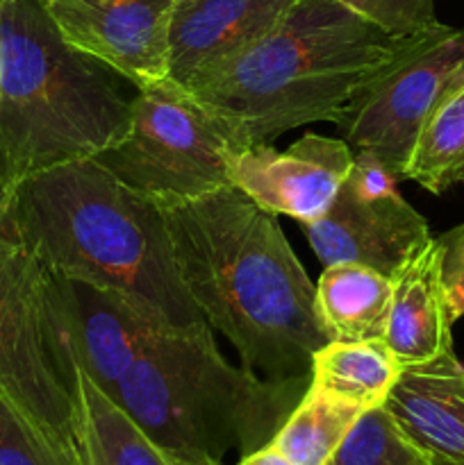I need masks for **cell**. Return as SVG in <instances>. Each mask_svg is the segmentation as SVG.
<instances>
[{
  "mask_svg": "<svg viewBox=\"0 0 464 465\" xmlns=\"http://www.w3.org/2000/svg\"><path fill=\"white\" fill-rule=\"evenodd\" d=\"M162 209L182 284L241 366L268 380L309 377L328 336L277 216L232 184Z\"/></svg>",
  "mask_w": 464,
  "mask_h": 465,
  "instance_id": "cell-1",
  "label": "cell"
},
{
  "mask_svg": "<svg viewBox=\"0 0 464 465\" xmlns=\"http://www.w3.org/2000/svg\"><path fill=\"white\" fill-rule=\"evenodd\" d=\"M3 195L21 239L55 275L116 291L171 330L207 325L177 272L162 204L98 159L41 171Z\"/></svg>",
  "mask_w": 464,
  "mask_h": 465,
  "instance_id": "cell-2",
  "label": "cell"
},
{
  "mask_svg": "<svg viewBox=\"0 0 464 465\" xmlns=\"http://www.w3.org/2000/svg\"><path fill=\"white\" fill-rule=\"evenodd\" d=\"M400 48L337 0H298L264 39L189 86L232 148L339 123Z\"/></svg>",
  "mask_w": 464,
  "mask_h": 465,
  "instance_id": "cell-3",
  "label": "cell"
},
{
  "mask_svg": "<svg viewBox=\"0 0 464 465\" xmlns=\"http://www.w3.org/2000/svg\"><path fill=\"white\" fill-rule=\"evenodd\" d=\"M112 73L66 44L39 0H0V191L126 134L130 100Z\"/></svg>",
  "mask_w": 464,
  "mask_h": 465,
  "instance_id": "cell-4",
  "label": "cell"
},
{
  "mask_svg": "<svg viewBox=\"0 0 464 465\" xmlns=\"http://www.w3.org/2000/svg\"><path fill=\"white\" fill-rule=\"evenodd\" d=\"M212 327L155 330L114 402L164 450L221 463L273 440L309 386V377L268 380L223 359Z\"/></svg>",
  "mask_w": 464,
  "mask_h": 465,
  "instance_id": "cell-5",
  "label": "cell"
},
{
  "mask_svg": "<svg viewBox=\"0 0 464 465\" xmlns=\"http://www.w3.org/2000/svg\"><path fill=\"white\" fill-rule=\"evenodd\" d=\"M0 393L86 457L62 277L21 239L0 191Z\"/></svg>",
  "mask_w": 464,
  "mask_h": 465,
  "instance_id": "cell-6",
  "label": "cell"
},
{
  "mask_svg": "<svg viewBox=\"0 0 464 465\" xmlns=\"http://www.w3.org/2000/svg\"><path fill=\"white\" fill-rule=\"evenodd\" d=\"M235 148L203 104L173 80L136 91L126 134L98 162L155 203L196 200L230 186Z\"/></svg>",
  "mask_w": 464,
  "mask_h": 465,
  "instance_id": "cell-7",
  "label": "cell"
},
{
  "mask_svg": "<svg viewBox=\"0 0 464 465\" xmlns=\"http://www.w3.org/2000/svg\"><path fill=\"white\" fill-rule=\"evenodd\" d=\"M459 89L464 27L439 23L400 39L389 66L350 103L337 127L350 148L371 150L400 177L421 127Z\"/></svg>",
  "mask_w": 464,
  "mask_h": 465,
  "instance_id": "cell-8",
  "label": "cell"
},
{
  "mask_svg": "<svg viewBox=\"0 0 464 465\" xmlns=\"http://www.w3.org/2000/svg\"><path fill=\"white\" fill-rule=\"evenodd\" d=\"M177 0H39L66 44L148 89L168 80Z\"/></svg>",
  "mask_w": 464,
  "mask_h": 465,
  "instance_id": "cell-9",
  "label": "cell"
},
{
  "mask_svg": "<svg viewBox=\"0 0 464 465\" xmlns=\"http://www.w3.org/2000/svg\"><path fill=\"white\" fill-rule=\"evenodd\" d=\"M353 163L344 139L308 132L287 150L273 143L237 150L230 184L273 216H289L300 227L326 216Z\"/></svg>",
  "mask_w": 464,
  "mask_h": 465,
  "instance_id": "cell-10",
  "label": "cell"
},
{
  "mask_svg": "<svg viewBox=\"0 0 464 465\" xmlns=\"http://www.w3.org/2000/svg\"><path fill=\"white\" fill-rule=\"evenodd\" d=\"M303 232L323 266L359 263L387 277L432 239L426 218L400 193L367 200L344 186L326 216Z\"/></svg>",
  "mask_w": 464,
  "mask_h": 465,
  "instance_id": "cell-11",
  "label": "cell"
},
{
  "mask_svg": "<svg viewBox=\"0 0 464 465\" xmlns=\"http://www.w3.org/2000/svg\"><path fill=\"white\" fill-rule=\"evenodd\" d=\"M298 0H177L168 80L189 89L268 35Z\"/></svg>",
  "mask_w": 464,
  "mask_h": 465,
  "instance_id": "cell-12",
  "label": "cell"
},
{
  "mask_svg": "<svg viewBox=\"0 0 464 465\" xmlns=\"http://www.w3.org/2000/svg\"><path fill=\"white\" fill-rule=\"evenodd\" d=\"M68 334L77 363L114 400L118 384L144 352L150 334L162 330L121 293L62 277ZM171 330V327H168Z\"/></svg>",
  "mask_w": 464,
  "mask_h": 465,
  "instance_id": "cell-13",
  "label": "cell"
},
{
  "mask_svg": "<svg viewBox=\"0 0 464 465\" xmlns=\"http://www.w3.org/2000/svg\"><path fill=\"white\" fill-rule=\"evenodd\" d=\"M382 407L428 463L464 465V366L455 352L400 368Z\"/></svg>",
  "mask_w": 464,
  "mask_h": 465,
  "instance_id": "cell-14",
  "label": "cell"
},
{
  "mask_svg": "<svg viewBox=\"0 0 464 465\" xmlns=\"http://www.w3.org/2000/svg\"><path fill=\"white\" fill-rule=\"evenodd\" d=\"M389 321L382 343L400 368L426 366L453 354V313L441 280V248L430 239L394 277Z\"/></svg>",
  "mask_w": 464,
  "mask_h": 465,
  "instance_id": "cell-15",
  "label": "cell"
},
{
  "mask_svg": "<svg viewBox=\"0 0 464 465\" xmlns=\"http://www.w3.org/2000/svg\"><path fill=\"white\" fill-rule=\"evenodd\" d=\"M317 289V316L328 341L367 343L385 339L391 277L359 263L323 266Z\"/></svg>",
  "mask_w": 464,
  "mask_h": 465,
  "instance_id": "cell-16",
  "label": "cell"
},
{
  "mask_svg": "<svg viewBox=\"0 0 464 465\" xmlns=\"http://www.w3.org/2000/svg\"><path fill=\"white\" fill-rule=\"evenodd\" d=\"M82 422L89 465H221L173 454L146 436V431L86 377L77 363Z\"/></svg>",
  "mask_w": 464,
  "mask_h": 465,
  "instance_id": "cell-17",
  "label": "cell"
},
{
  "mask_svg": "<svg viewBox=\"0 0 464 465\" xmlns=\"http://www.w3.org/2000/svg\"><path fill=\"white\" fill-rule=\"evenodd\" d=\"M398 375V361L382 341H328L314 354L309 384L362 409H373L385 402Z\"/></svg>",
  "mask_w": 464,
  "mask_h": 465,
  "instance_id": "cell-18",
  "label": "cell"
},
{
  "mask_svg": "<svg viewBox=\"0 0 464 465\" xmlns=\"http://www.w3.org/2000/svg\"><path fill=\"white\" fill-rule=\"evenodd\" d=\"M364 411L309 384L271 445L294 465H326Z\"/></svg>",
  "mask_w": 464,
  "mask_h": 465,
  "instance_id": "cell-19",
  "label": "cell"
},
{
  "mask_svg": "<svg viewBox=\"0 0 464 465\" xmlns=\"http://www.w3.org/2000/svg\"><path fill=\"white\" fill-rule=\"evenodd\" d=\"M400 177L435 195L464 184V89L428 118Z\"/></svg>",
  "mask_w": 464,
  "mask_h": 465,
  "instance_id": "cell-20",
  "label": "cell"
},
{
  "mask_svg": "<svg viewBox=\"0 0 464 465\" xmlns=\"http://www.w3.org/2000/svg\"><path fill=\"white\" fill-rule=\"evenodd\" d=\"M326 465H430L403 439L385 407L367 409Z\"/></svg>",
  "mask_w": 464,
  "mask_h": 465,
  "instance_id": "cell-21",
  "label": "cell"
},
{
  "mask_svg": "<svg viewBox=\"0 0 464 465\" xmlns=\"http://www.w3.org/2000/svg\"><path fill=\"white\" fill-rule=\"evenodd\" d=\"M0 465H89L0 393Z\"/></svg>",
  "mask_w": 464,
  "mask_h": 465,
  "instance_id": "cell-22",
  "label": "cell"
},
{
  "mask_svg": "<svg viewBox=\"0 0 464 465\" xmlns=\"http://www.w3.org/2000/svg\"><path fill=\"white\" fill-rule=\"evenodd\" d=\"M391 39H408L439 25L437 0H337Z\"/></svg>",
  "mask_w": 464,
  "mask_h": 465,
  "instance_id": "cell-23",
  "label": "cell"
},
{
  "mask_svg": "<svg viewBox=\"0 0 464 465\" xmlns=\"http://www.w3.org/2000/svg\"><path fill=\"white\" fill-rule=\"evenodd\" d=\"M400 177L371 150H353V163L344 180V189L358 198H385L398 193Z\"/></svg>",
  "mask_w": 464,
  "mask_h": 465,
  "instance_id": "cell-24",
  "label": "cell"
},
{
  "mask_svg": "<svg viewBox=\"0 0 464 465\" xmlns=\"http://www.w3.org/2000/svg\"><path fill=\"white\" fill-rule=\"evenodd\" d=\"M441 248V280L453 318L464 316V223L437 239Z\"/></svg>",
  "mask_w": 464,
  "mask_h": 465,
  "instance_id": "cell-25",
  "label": "cell"
},
{
  "mask_svg": "<svg viewBox=\"0 0 464 465\" xmlns=\"http://www.w3.org/2000/svg\"><path fill=\"white\" fill-rule=\"evenodd\" d=\"M237 465H294L285 454L280 452L277 448H273L271 443L264 445V448L255 450V452L246 454V457L239 459Z\"/></svg>",
  "mask_w": 464,
  "mask_h": 465,
  "instance_id": "cell-26",
  "label": "cell"
}]
</instances>
